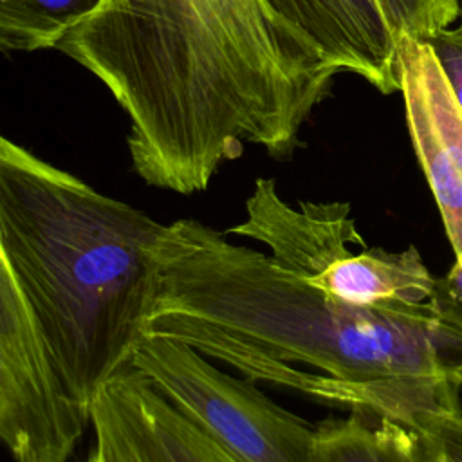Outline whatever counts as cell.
Listing matches in <instances>:
<instances>
[{"mask_svg": "<svg viewBox=\"0 0 462 462\" xmlns=\"http://www.w3.org/2000/svg\"><path fill=\"white\" fill-rule=\"evenodd\" d=\"M56 49L126 112L134 171L180 195L244 141L289 159L339 72L265 0H103Z\"/></svg>", "mask_w": 462, "mask_h": 462, "instance_id": "obj_2", "label": "cell"}, {"mask_svg": "<svg viewBox=\"0 0 462 462\" xmlns=\"http://www.w3.org/2000/svg\"><path fill=\"white\" fill-rule=\"evenodd\" d=\"M316 430L318 462H439L422 433L377 413L352 410L318 422Z\"/></svg>", "mask_w": 462, "mask_h": 462, "instance_id": "obj_10", "label": "cell"}, {"mask_svg": "<svg viewBox=\"0 0 462 462\" xmlns=\"http://www.w3.org/2000/svg\"><path fill=\"white\" fill-rule=\"evenodd\" d=\"M103 0H0L4 51H40L56 45Z\"/></svg>", "mask_w": 462, "mask_h": 462, "instance_id": "obj_11", "label": "cell"}, {"mask_svg": "<svg viewBox=\"0 0 462 462\" xmlns=\"http://www.w3.org/2000/svg\"><path fill=\"white\" fill-rule=\"evenodd\" d=\"M164 226L0 139V262L20 280L65 383L88 411L146 336Z\"/></svg>", "mask_w": 462, "mask_h": 462, "instance_id": "obj_3", "label": "cell"}, {"mask_svg": "<svg viewBox=\"0 0 462 462\" xmlns=\"http://www.w3.org/2000/svg\"><path fill=\"white\" fill-rule=\"evenodd\" d=\"M226 233L260 242L280 265L352 307L424 303L437 283L413 245L399 253L366 247L348 202L289 204L274 179L254 180L245 218Z\"/></svg>", "mask_w": 462, "mask_h": 462, "instance_id": "obj_4", "label": "cell"}, {"mask_svg": "<svg viewBox=\"0 0 462 462\" xmlns=\"http://www.w3.org/2000/svg\"><path fill=\"white\" fill-rule=\"evenodd\" d=\"M460 4H462V0H460ZM460 22H462V13H460Z\"/></svg>", "mask_w": 462, "mask_h": 462, "instance_id": "obj_17", "label": "cell"}, {"mask_svg": "<svg viewBox=\"0 0 462 462\" xmlns=\"http://www.w3.org/2000/svg\"><path fill=\"white\" fill-rule=\"evenodd\" d=\"M339 72L383 94L401 90L397 38L379 0H265Z\"/></svg>", "mask_w": 462, "mask_h": 462, "instance_id": "obj_9", "label": "cell"}, {"mask_svg": "<svg viewBox=\"0 0 462 462\" xmlns=\"http://www.w3.org/2000/svg\"><path fill=\"white\" fill-rule=\"evenodd\" d=\"M87 462H106V460H105V457H103V455H101V453H99V451L94 448Z\"/></svg>", "mask_w": 462, "mask_h": 462, "instance_id": "obj_16", "label": "cell"}, {"mask_svg": "<svg viewBox=\"0 0 462 462\" xmlns=\"http://www.w3.org/2000/svg\"><path fill=\"white\" fill-rule=\"evenodd\" d=\"M153 258L146 336L180 341L253 383L406 426L458 406L462 328L430 301L339 303L197 218L166 224Z\"/></svg>", "mask_w": 462, "mask_h": 462, "instance_id": "obj_1", "label": "cell"}, {"mask_svg": "<svg viewBox=\"0 0 462 462\" xmlns=\"http://www.w3.org/2000/svg\"><path fill=\"white\" fill-rule=\"evenodd\" d=\"M424 42L431 47L448 79V85L462 110V22L457 27L451 25L439 31Z\"/></svg>", "mask_w": 462, "mask_h": 462, "instance_id": "obj_14", "label": "cell"}, {"mask_svg": "<svg viewBox=\"0 0 462 462\" xmlns=\"http://www.w3.org/2000/svg\"><path fill=\"white\" fill-rule=\"evenodd\" d=\"M410 428L422 433L435 448L439 462H462V410L439 408L413 419Z\"/></svg>", "mask_w": 462, "mask_h": 462, "instance_id": "obj_13", "label": "cell"}, {"mask_svg": "<svg viewBox=\"0 0 462 462\" xmlns=\"http://www.w3.org/2000/svg\"><path fill=\"white\" fill-rule=\"evenodd\" d=\"M90 411L65 383L32 305L0 262V437L13 462H69Z\"/></svg>", "mask_w": 462, "mask_h": 462, "instance_id": "obj_6", "label": "cell"}, {"mask_svg": "<svg viewBox=\"0 0 462 462\" xmlns=\"http://www.w3.org/2000/svg\"><path fill=\"white\" fill-rule=\"evenodd\" d=\"M395 38L428 40L460 20V0H379Z\"/></svg>", "mask_w": 462, "mask_h": 462, "instance_id": "obj_12", "label": "cell"}, {"mask_svg": "<svg viewBox=\"0 0 462 462\" xmlns=\"http://www.w3.org/2000/svg\"><path fill=\"white\" fill-rule=\"evenodd\" d=\"M236 462H318L316 424L269 399L253 381L195 348L144 336L132 365Z\"/></svg>", "mask_w": 462, "mask_h": 462, "instance_id": "obj_5", "label": "cell"}, {"mask_svg": "<svg viewBox=\"0 0 462 462\" xmlns=\"http://www.w3.org/2000/svg\"><path fill=\"white\" fill-rule=\"evenodd\" d=\"M90 426L106 462H236L134 366L99 390Z\"/></svg>", "mask_w": 462, "mask_h": 462, "instance_id": "obj_7", "label": "cell"}, {"mask_svg": "<svg viewBox=\"0 0 462 462\" xmlns=\"http://www.w3.org/2000/svg\"><path fill=\"white\" fill-rule=\"evenodd\" d=\"M397 58L410 139L462 262V110L426 42L401 36Z\"/></svg>", "mask_w": 462, "mask_h": 462, "instance_id": "obj_8", "label": "cell"}, {"mask_svg": "<svg viewBox=\"0 0 462 462\" xmlns=\"http://www.w3.org/2000/svg\"><path fill=\"white\" fill-rule=\"evenodd\" d=\"M428 301L444 319L462 328V262H453L451 269L437 278Z\"/></svg>", "mask_w": 462, "mask_h": 462, "instance_id": "obj_15", "label": "cell"}]
</instances>
